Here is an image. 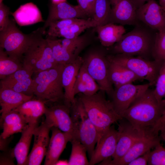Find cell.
<instances>
[{"instance_id": "cell-3", "label": "cell", "mask_w": 165, "mask_h": 165, "mask_svg": "<svg viewBox=\"0 0 165 165\" xmlns=\"http://www.w3.org/2000/svg\"><path fill=\"white\" fill-rule=\"evenodd\" d=\"M105 93L100 90L91 96L80 94L78 98L97 130L98 140L112 124L123 118L116 112L110 100L107 99Z\"/></svg>"}, {"instance_id": "cell-29", "label": "cell", "mask_w": 165, "mask_h": 165, "mask_svg": "<svg viewBox=\"0 0 165 165\" xmlns=\"http://www.w3.org/2000/svg\"><path fill=\"white\" fill-rule=\"evenodd\" d=\"M97 26L95 22L91 18L79 19L69 26L60 30L55 35L54 38L63 37L68 39L75 38L86 29L95 28Z\"/></svg>"}, {"instance_id": "cell-19", "label": "cell", "mask_w": 165, "mask_h": 165, "mask_svg": "<svg viewBox=\"0 0 165 165\" xmlns=\"http://www.w3.org/2000/svg\"><path fill=\"white\" fill-rule=\"evenodd\" d=\"M88 17L78 5L74 6L66 2L57 4L51 3L49 6L47 18L42 28L45 34L46 29L53 21L72 18L87 19Z\"/></svg>"}, {"instance_id": "cell-4", "label": "cell", "mask_w": 165, "mask_h": 165, "mask_svg": "<svg viewBox=\"0 0 165 165\" xmlns=\"http://www.w3.org/2000/svg\"><path fill=\"white\" fill-rule=\"evenodd\" d=\"M64 65L58 64L47 70L35 73L33 79L34 95L47 106L64 102L62 82Z\"/></svg>"}, {"instance_id": "cell-49", "label": "cell", "mask_w": 165, "mask_h": 165, "mask_svg": "<svg viewBox=\"0 0 165 165\" xmlns=\"http://www.w3.org/2000/svg\"><path fill=\"white\" fill-rule=\"evenodd\" d=\"M159 4L164 11H165V0H159Z\"/></svg>"}, {"instance_id": "cell-16", "label": "cell", "mask_w": 165, "mask_h": 165, "mask_svg": "<svg viewBox=\"0 0 165 165\" xmlns=\"http://www.w3.org/2000/svg\"><path fill=\"white\" fill-rule=\"evenodd\" d=\"M138 20L151 28L161 31L165 30V14L159 4L155 0H149L136 11Z\"/></svg>"}, {"instance_id": "cell-44", "label": "cell", "mask_w": 165, "mask_h": 165, "mask_svg": "<svg viewBox=\"0 0 165 165\" xmlns=\"http://www.w3.org/2000/svg\"><path fill=\"white\" fill-rule=\"evenodd\" d=\"M13 138L12 136L5 138L0 137V150L1 151H6L9 149V145Z\"/></svg>"}, {"instance_id": "cell-41", "label": "cell", "mask_w": 165, "mask_h": 165, "mask_svg": "<svg viewBox=\"0 0 165 165\" xmlns=\"http://www.w3.org/2000/svg\"><path fill=\"white\" fill-rule=\"evenodd\" d=\"M10 13V9L9 7L4 5L2 2H0V31L8 24L9 20Z\"/></svg>"}, {"instance_id": "cell-24", "label": "cell", "mask_w": 165, "mask_h": 165, "mask_svg": "<svg viewBox=\"0 0 165 165\" xmlns=\"http://www.w3.org/2000/svg\"><path fill=\"white\" fill-rule=\"evenodd\" d=\"M17 92L11 89L0 87L1 117L15 109L23 102L34 97Z\"/></svg>"}, {"instance_id": "cell-46", "label": "cell", "mask_w": 165, "mask_h": 165, "mask_svg": "<svg viewBox=\"0 0 165 165\" xmlns=\"http://www.w3.org/2000/svg\"><path fill=\"white\" fill-rule=\"evenodd\" d=\"M137 8H138L149 0H133Z\"/></svg>"}, {"instance_id": "cell-9", "label": "cell", "mask_w": 165, "mask_h": 165, "mask_svg": "<svg viewBox=\"0 0 165 165\" xmlns=\"http://www.w3.org/2000/svg\"><path fill=\"white\" fill-rule=\"evenodd\" d=\"M70 108L64 102L46 105L44 121L51 127L68 134L72 139L79 140L77 123L71 116Z\"/></svg>"}, {"instance_id": "cell-5", "label": "cell", "mask_w": 165, "mask_h": 165, "mask_svg": "<svg viewBox=\"0 0 165 165\" xmlns=\"http://www.w3.org/2000/svg\"><path fill=\"white\" fill-rule=\"evenodd\" d=\"M30 38L23 55V66L33 73L53 68L57 64L53 57L51 49L46 38L42 27L31 33Z\"/></svg>"}, {"instance_id": "cell-52", "label": "cell", "mask_w": 165, "mask_h": 165, "mask_svg": "<svg viewBox=\"0 0 165 165\" xmlns=\"http://www.w3.org/2000/svg\"><path fill=\"white\" fill-rule=\"evenodd\" d=\"M164 12H165V11H164Z\"/></svg>"}, {"instance_id": "cell-27", "label": "cell", "mask_w": 165, "mask_h": 165, "mask_svg": "<svg viewBox=\"0 0 165 165\" xmlns=\"http://www.w3.org/2000/svg\"><path fill=\"white\" fill-rule=\"evenodd\" d=\"M98 37L101 45L110 47L119 41L126 33L124 26L109 23L95 27Z\"/></svg>"}, {"instance_id": "cell-48", "label": "cell", "mask_w": 165, "mask_h": 165, "mask_svg": "<svg viewBox=\"0 0 165 165\" xmlns=\"http://www.w3.org/2000/svg\"><path fill=\"white\" fill-rule=\"evenodd\" d=\"M56 165H68V162L66 160H58Z\"/></svg>"}, {"instance_id": "cell-37", "label": "cell", "mask_w": 165, "mask_h": 165, "mask_svg": "<svg viewBox=\"0 0 165 165\" xmlns=\"http://www.w3.org/2000/svg\"><path fill=\"white\" fill-rule=\"evenodd\" d=\"M153 90L154 95L159 102H161L165 95V61L162 63Z\"/></svg>"}, {"instance_id": "cell-20", "label": "cell", "mask_w": 165, "mask_h": 165, "mask_svg": "<svg viewBox=\"0 0 165 165\" xmlns=\"http://www.w3.org/2000/svg\"><path fill=\"white\" fill-rule=\"evenodd\" d=\"M83 59L79 56L73 61L64 65L62 73V82L64 91V103L71 107L76 102L73 89Z\"/></svg>"}, {"instance_id": "cell-10", "label": "cell", "mask_w": 165, "mask_h": 165, "mask_svg": "<svg viewBox=\"0 0 165 165\" xmlns=\"http://www.w3.org/2000/svg\"><path fill=\"white\" fill-rule=\"evenodd\" d=\"M83 64L100 90L110 96L114 89L108 78V62L106 56L97 52H92L83 59Z\"/></svg>"}, {"instance_id": "cell-2", "label": "cell", "mask_w": 165, "mask_h": 165, "mask_svg": "<svg viewBox=\"0 0 165 165\" xmlns=\"http://www.w3.org/2000/svg\"><path fill=\"white\" fill-rule=\"evenodd\" d=\"M134 26L131 31L125 33L119 41L111 46L112 51L113 54L138 56L151 60L158 31L140 21Z\"/></svg>"}, {"instance_id": "cell-36", "label": "cell", "mask_w": 165, "mask_h": 165, "mask_svg": "<svg viewBox=\"0 0 165 165\" xmlns=\"http://www.w3.org/2000/svg\"><path fill=\"white\" fill-rule=\"evenodd\" d=\"M60 40L64 47L77 56L84 47L86 41V38L84 36L71 39L64 38Z\"/></svg>"}, {"instance_id": "cell-13", "label": "cell", "mask_w": 165, "mask_h": 165, "mask_svg": "<svg viewBox=\"0 0 165 165\" xmlns=\"http://www.w3.org/2000/svg\"><path fill=\"white\" fill-rule=\"evenodd\" d=\"M160 140L159 135L145 136L136 142L119 159L114 160L110 158L101 162L99 165H128L133 160L154 148L160 143Z\"/></svg>"}, {"instance_id": "cell-21", "label": "cell", "mask_w": 165, "mask_h": 165, "mask_svg": "<svg viewBox=\"0 0 165 165\" xmlns=\"http://www.w3.org/2000/svg\"><path fill=\"white\" fill-rule=\"evenodd\" d=\"M52 134L50 138L44 165H56L67 143L71 142L72 137L55 127L51 128Z\"/></svg>"}, {"instance_id": "cell-26", "label": "cell", "mask_w": 165, "mask_h": 165, "mask_svg": "<svg viewBox=\"0 0 165 165\" xmlns=\"http://www.w3.org/2000/svg\"><path fill=\"white\" fill-rule=\"evenodd\" d=\"M12 14L16 22L21 26L45 22L39 9L32 2L21 5Z\"/></svg>"}, {"instance_id": "cell-33", "label": "cell", "mask_w": 165, "mask_h": 165, "mask_svg": "<svg viewBox=\"0 0 165 165\" xmlns=\"http://www.w3.org/2000/svg\"><path fill=\"white\" fill-rule=\"evenodd\" d=\"M72 145L69 165H88L89 161L86 156L87 149L79 140L73 139L70 142Z\"/></svg>"}, {"instance_id": "cell-18", "label": "cell", "mask_w": 165, "mask_h": 165, "mask_svg": "<svg viewBox=\"0 0 165 165\" xmlns=\"http://www.w3.org/2000/svg\"><path fill=\"white\" fill-rule=\"evenodd\" d=\"M111 8L109 23L135 26L139 22L137 8L133 0H109Z\"/></svg>"}, {"instance_id": "cell-32", "label": "cell", "mask_w": 165, "mask_h": 165, "mask_svg": "<svg viewBox=\"0 0 165 165\" xmlns=\"http://www.w3.org/2000/svg\"><path fill=\"white\" fill-rule=\"evenodd\" d=\"M111 11L109 0H96L92 18L96 23L97 27L109 23Z\"/></svg>"}, {"instance_id": "cell-7", "label": "cell", "mask_w": 165, "mask_h": 165, "mask_svg": "<svg viewBox=\"0 0 165 165\" xmlns=\"http://www.w3.org/2000/svg\"><path fill=\"white\" fill-rule=\"evenodd\" d=\"M70 109L72 117L77 123L79 140L86 147L90 159L99 139L97 130L89 118L79 98H76Z\"/></svg>"}, {"instance_id": "cell-1", "label": "cell", "mask_w": 165, "mask_h": 165, "mask_svg": "<svg viewBox=\"0 0 165 165\" xmlns=\"http://www.w3.org/2000/svg\"><path fill=\"white\" fill-rule=\"evenodd\" d=\"M165 111L163 100L159 101L149 88L121 114L134 126L154 132L153 129Z\"/></svg>"}, {"instance_id": "cell-12", "label": "cell", "mask_w": 165, "mask_h": 165, "mask_svg": "<svg viewBox=\"0 0 165 165\" xmlns=\"http://www.w3.org/2000/svg\"><path fill=\"white\" fill-rule=\"evenodd\" d=\"M150 86L148 83L141 85L130 83L115 88L110 96V100L117 113L121 116L123 112Z\"/></svg>"}, {"instance_id": "cell-38", "label": "cell", "mask_w": 165, "mask_h": 165, "mask_svg": "<svg viewBox=\"0 0 165 165\" xmlns=\"http://www.w3.org/2000/svg\"><path fill=\"white\" fill-rule=\"evenodd\" d=\"M149 165H165V148L160 143L150 151L148 161Z\"/></svg>"}, {"instance_id": "cell-42", "label": "cell", "mask_w": 165, "mask_h": 165, "mask_svg": "<svg viewBox=\"0 0 165 165\" xmlns=\"http://www.w3.org/2000/svg\"><path fill=\"white\" fill-rule=\"evenodd\" d=\"M15 158L13 154L12 148H9L8 150L2 152L0 154V165H13Z\"/></svg>"}, {"instance_id": "cell-11", "label": "cell", "mask_w": 165, "mask_h": 165, "mask_svg": "<svg viewBox=\"0 0 165 165\" xmlns=\"http://www.w3.org/2000/svg\"><path fill=\"white\" fill-rule=\"evenodd\" d=\"M118 122L119 138L115 152L112 157L114 160L123 157L132 146L142 137L154 134L134 126L124 118Z\"/></svg>"}, {"instance_id": "cell-30", "label": "cell", "mask_w": 165, "mask_h": 165, "mask_svg": "<svg viewBox=\"0 0 165 165\" xmlns=\"http://www.w3.org/2000/svg\"><path fill=\"white\" fill-rule=\"evenodd\" d=\"M46 38L51 49L53 57L57 64L65 65L73 61L79 56L64 47L61 43L60 39L48 36Z\"/></svg>"}, {"instance_id": "cell-47", "label": "cell", "mask_w": 165, "mask_h": 165, "mask_svg": "<svg viewBox=\"0 0 165 165\" xmlns=\"http://www.w3.org/2000/svg\"><path fill=\"white\" fill-rule=\"evenodd\" d=\"M159 134L161 139L162 140L165 144V125L160 129Z\"/></svg>"}, {"instance_id": "cell-23", "label": "cell", "mask_w": 165, "mask_h": 165, "mask_svg": "<svg viewBox=\"0 0 165 165\" xmlns=\"http://www.w3.org/2000/svg\"><path fill=\"white\" fill-rule=\"evenodd\" d=\"M38 125V122L28 124L21 133V135L18 142L12 148L17 165H26L33 132Z\"/></svg>"}, {"instance_id": "cell-31", "label": "cell", "mask_w": 165, "mask_h": 165, "mask_svg": "<svg viewBox=\"0 0 165 165\" xmlns=\"http://www.w3.org/2000/svg\"><path fill=\"white\" fill-rule=\"evenodd\" d=\"M23 67L22 62L9 56L0 47V79H2Z\"/></svg>"}, {"instance_id": "cell-17", "label": "cell", "mask_w": 165, "mask_h": 165, "mask_svg": "<svg viewBox=\"0 0 165 165\" xmlns=\"http://www.w3.org/2000/svg\"><path fill=\"white\" fill-rule=\"evenodd\" d=\"M34 74L29 69L24 66L12 74L1 79L0 87L6 88L29 96H34Z\"/></svg>"}, {"instance_id": "cell-6", "label": "cell", "mask_w": 165, "mask_h": 165, "mask_svg": "<svg viewBox=\"0 0 165 165\" xmlns=\"http://www.w3.org/2000/svg\"><path fill=\"white\" fill-rule=\"evenodd\" d=\"M106 57L108 61L123 66L143 80L148 81L151 86L155 85L163 63L124 54L109 55Z\"/></svg>"}, {"instance_id": "cell-40", "label": "cell", "mask_w": 165, "mask_h": 165, "mask_svg": "<svg viewBox=\"0 0 165 165\" xmlns=\"http://www.w3.org/2000/svg\"><path fill=\"white\" fill-rule=\"evenodd\" d=\"M78 5L89 18L94 16L96 0H76Z\"/></svg>"}, {"instance_id": "cell-51", "label": "cell", "mask_w": 165, "mask_h": 165, "mask_svg": "<svg viewBox=\"0 0 165 165\" xmlns=\"http://www.w3.org/2000/svg\"><path fill=\"white\" fill-rule=\"evenodd\" d=\"M3 0H0V2H2Z\"/></svg>"}, {"instance_id": "cell-8", "label": "cell", "mask_w": 165, "mask_h": 165, "mask_svg": "<svg viewBox=\"0 0 165 165\" xmlns=\"http://www.w3.org/2000/svg\"><path fill=\"white\" fill-rule=\"evenodd\" d=\"M15 20L9 19L6 26L0 31V47L9 56L22 62L30 34L23 33L16 25Z\"/></svg>"}, {"instance_id": "cell-25", "label": "cell", "mask_w": 165, "mask_h": 165, "mask_svg": "<svg viewBox=\"0 0 165 165\" xmlns=\"http://www.w3.org/2000/svg\"><path fill=\"white\" fill-rule=\"evenodd\" d=\"M108 62L109 79L115 88L133 82L143 80L126 67L108 61Z\"/></svg>"}, {"instance_id": "cell-22", "label": "cell", "mask_w": 165, "mask_h": 165, "mask_svg": "<svg viewBox=\"0 0 165 165\" xmlns=\"http://www.w3.org/2000/svg\"><path fill=\"white\" fill-rule=\"evenodd\" d=\"M28 124L23 116L13 110L0 117V126L2 132L0 137L5 138L14 134L21 133Z\"/></svg>"}, {"instance_id": "cell-35", "label": "cell", "mask_w": 165, "mask_h": 165, "mask_svg": "<svg viewBox=\"0 0 165 165\" xmlns=\"http://www.w3.org/2000/svg\"><path fill=\"white\" fill-rule=\"evenodd\" d=\"M77 77L84 83L88 91V96L92 95L100 90V87L94 79L89 73L82 63Z\"/></svg>"}, {"instance_id": "cell-28", "label": "cell", "mask_w": 165, "mask_h": 165, "mask_svg": "<svg viewBox=\"0 0 165 165\" xmlns=\"http://www.w3.org/2000/svg\"><path fill=\"white\" fill-rule=\"evenodd\" d=\"M46 105L42 101L34 97L23 102L15 110L24 118L27 123L38 122V120L44 115Z\"/></svg>"}, {"instance_id": "cell-15", "label": "cell", "mask_w": 165, "mask_h": 165, "mask_svg": "<svg viewBox=\"0 0 165 165\" xmlns=\"http://www.w3.org/2000/svg\"><path fill=\"white\" fill-rule=\"evenodd\" d=\"M119 138V132L112 125L101 136L90 159V165H94L111 158L114 154Z\"/></svg>"}, {"instance_id": "cell-43", "label": "cell", "mask_w": 165, "mask_h": 165, "mask_svg": "<svg viewBox=\"0 0 165 165\" xmlns=\"http://www.w3.org/2000/svg\"><path fill=\"white\" fill-rule=\"evenodd\" d=\"M150 150L130 162L128 165H146L148 164Z\"/></svg>"}, {"instance_id": "cell-39", "label": "cell", "mask_w": 165, "mask_h": 165, "mask_svg": "<svg viewBox=\"0 0 165 165\" xmlns=\"http://www.w3.org/2000/svg\"><path fill=\"white\" fill-rule=\"evenodd\" d=\"M79 19L72 18L60 20L51 22L47 31L46 32L47 36L53 38L55 35L61 29L69 26Z\"/></svg>"}, {"instance_id": "cell-14", "label": "cell", "mask_w": 165, "mask_h": 165, "mask_svg": "<svg viewBox=\"0 0 165 165\" xmlns=\"http://www.w3.org/2000/svg\"><path fill=\"white\" fill-rule=\"evenodd\" d=\"M51 127L45 121L35 129L34 141L32 150L28 155L26 165H40L46 155L50 138Z\"/></svg>"}, {"instance_id": "cell-45", "label": "cell", "mask_w": 165, "mask_h": 165, "mask_svg": "<svg viewBox=\"0 0 165 165\" xmlns=\"http://www.w3.org/2000/svg\"><path fill=\"white\" fill-rule=\"evenodd\" d=\"M163 100L165 103V95ZM165 125V111L162 117L159 120L155 126V128L158 131L160 130V129L164 125Z\"/></svg>"}, {"instance_id": "cell-50", "label": "cell", "mask_w": 165, "mask_h": 165, "mask_svg": "<svg viewBox=\"0 0 165 165\" xmlns=\"http://www.w3.org/2000/svg\"><path fill=\"white\" fill-rule=\"evenodd\" d=\"M52 3L57 4L66 2V0H51Z\"/></svg>"}, {"instance_id": "cell-34", "label": "cell", "mask_w": 165, "mask_h": 165, "mask_svg": "<svg viewBox=\"0 0 165 165\" xmlns=\"http://www.w3.org/2000/svg\"><path fill=\"white\" fill-rule=\"evenodd\" d=\"M152 56L153 60L161 62L165 61V30L156 33Z\"/></svg>"}]
</instances>
